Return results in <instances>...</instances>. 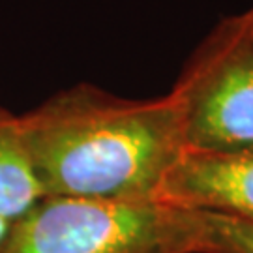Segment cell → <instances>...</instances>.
Here are the masks:
<instances>
[{
  "label": "cell",
  "mask_w": 253,
  "mask_h": 253,
  "mask_svg": "<svg viewBox=\"0 0 253 253\" xmlns=\"http://www.w3.org/2000/svg\"><path fill=\"white\" fill-rule=\"evenodd\" d=\"M201 212L158 199L43 197L11 221L2 253H199Z\"/></svg>",
  "instance_id": "2"
},
{
  "label": "cell",
  "mask_w": 253,
  "mask_h": 253,
  "mask_svg": "<svg viewBox=\"0 0 253 253\" xmlns=\"http://www.w3.org/2000/svg\"><path fill=\"white\" fill-rule=\"evenodd\" d=\"M199 253H253V223L217 212H201Z\"/></svg>",
  "instance_id": "6"
},
{
  "label": "cell",
  "mask_w": 253,
  "mask_h": 253,
  "mask_svg": "<svg viewBox=\"0 0 253 253\" xmlns=\"http://www.w3.org/2000/svg\"><path fill=\"white\" fill-rule=\"evenodd\" d=\"M42 199L21 117L0 107V216L15 221Z\"/></svg>",
  "instance_id": "5"
},
{
  "label": "cell",
  "mask_w": 253,
  "mask_h": 253,
  "mask_svg": "<svg viewBox=\"0 0 253 253\" xmlns=\"http://www.w3.org/2000/svg\"><path fill=\"white\" fill-rule=\"evenodd\" d=\"M171 94L182 109L186 150L253 152V36L248 11L214 27Z\"/></svg>",
  "instance_id": "3"
},
{
  "label": "cell",
  "mask_w": 253,
  "mask_h": 253,
  "mask_svg": "<svg viewBox=\"0 0 253 253\" xmlns=\"http://www.w3.org/2000/svg\"><path fill=\"white\" fill-rule=\"evenodd\" d=\"M156 199L253 223V152L186 150L165 176Z\"/></svg>",
  "instance_id": "4"
},
{
  "label": "cell",
  "mask_w": 253,
  "mask_h": 253,
  "mask_svg": "<svg viewBox=\"0 0 253 253\" xmlns=\"http://www.w3.org/2000/svg\"><path fill=\"white\" fill-rule=\"evenodd\" d=\"M248 17H250V27H252V36H253V9L248 11Z\"/></svg>",
  "instance_id": "8"
},
{
  "label": "cell",
  "mask_w": 253,
  "mask_h": 253,
  "mask_svg": "<svg viewBox=\"0 0 253 253\" xmlns=\"http://www.w3.org/2000/svg\"><path fill=\"white\" fill-rule=\"evenodd\" d=\"M9 229H11V221L0 216V253H2L4 244H6V238H8V235H9Z\"/></svg>",
  "instance_id": "7"
},
{
  "label": "cell",
  "mask_w": 253,
  "mask_h": 253,
  "mask_svg": "<svg viewBox=\"0 0 253 253\" xmlns=\"http://www.w3.org/2000/svg\"><path fill=\"white\" fill-rule=\"evenodd\" d=\"M19 117L43 197L156 199L186 152L171 92L131 100L79 83Z\"/></svg>",
  "instance_id": "1"
}]
</instances>
